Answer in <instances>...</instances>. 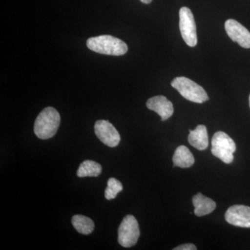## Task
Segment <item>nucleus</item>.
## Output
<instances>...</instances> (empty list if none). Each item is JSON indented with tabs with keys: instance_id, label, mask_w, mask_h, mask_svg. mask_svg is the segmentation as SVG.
I'll use <instances>...</instances> for the list:
<instances>
[{
	"instance_id": "19",
	"label": "nucleus",
	"mask_w": 250,
	"mask_h": 250,
	"mask_svg": "<svg viewBox=\"0 0 250 250\" xmlns=\"http://www.w3.org/2000/svg\"><path fill=\"white\" fill-rule=\"evenodd\" d=\"M249 101H250V95Z\"/></svg>"
},
{
	"instance_id": "13",
	"label": "nucleus",
	"mask_w": 250,
	"mask_h": 250,
	"mask_svg": "<svg viewBox=\"0 0 250 250\" xmlns=\"http://www.w3.org/2000/svg\"><path fill=\"white\" fill-rule=\"evenodd\" d=\"M174 166L187 168L193 165L195 159L188 148L184 146H181L177 148L174 152L173 157Z\"/></svg>"
},
{
	"instance_id": "6",
	"label": "nucleus",
	"mask_w": 250,
	"mask_h": 250,
	"mask_svg": "<svg viewBox=\"0 0 250 250\" xmlns=\"http://www.w3.org/2000/svg\"><path fill=\"white\" fill-rule=\"evenodd\" d=\"M179 29L184 41L189 47L197 44L196 24L191 10L182 7L179 10Z\"/></svg>"
},
{
	"instance_id": "3",
	"label": "nucleus",
	"mask_w": 250,
	"mask_h": 250,
	"mask_svg": "<svg viewBox=\"0 0 250 250\" xmlns=\"http://www.w3.org/2000/svg\"><path fill=\"white\" fill-rule=\"evenodd\" d=\"M171 85L183 98L192 103L202 104L208 100V95L201 85L187 77H176L171 82Z\"/></svg>"
},
{
	"instance_id": "1",
	"label": "nucleus",
	"mask_w": 250,
	"mask_h": 250,
	"mask_svg": "<svg viewBox=\"0 0 250 250\" xmlns=\"http://www.w3.org/2000/svg\"><path fill=\"white\" fill-rule=\"evenodd\" d=\"M86 45L93 52L106 55H124L128 51L127 45L124 41L110 35L90 38Z\"/></svg>"
},
{
	"instance_id": "2",
	"label": "nucleus",
	"mask_w": 250,
	"mask_h": 250,
	"mask_svg": "<svg viewBox=\"0 0 250 250\" xmlns=\"http://www.w3.org/2000/svg\"><path fill=\"white\" fill-rule=\"evenodd\" d=\"M60 121V115L55 108H44L36 118L34 123V133L39 139H50L57 132Z\"/></svg>"
},
{
	"instance_id": "9",
	"label": "nucleus",
	"mask_w": 250,
	"mask_h": 250,
	"mask_svg": "<svg viewBox=\"0 0 250 250\" xmlns=\"http://www.w3.org/2000/svg\"><path fill=\"white\" fill-rule=\"evenodd\" d=\"M225 220L231 225L250 228V207L245 205H233L225 213Z\"/></svg>"
},
{
	"instance_id": "7",
	"label": "nucleus",
	"mask_w": 250,
	"mask_h": 250,
	"mask_svg": "<svg viewBox=\"0 0 250 250\" xmlns=\"http://www.w3.org/2000/svg\"><path fill=\"white\" fill-rule=\"evenodd\" d=\"M94 129L98 139L108 147H115L119 144L121 136L118 130L109 121L104 120L97 121Z\"/></svg>"
},
{
	"instance_id": "18",
	"label": "nucleus",
	"mask_w": 250,
	"mask_h": 250,
	"mask_svg": "<svg viewBox=\"0 0 250 250\" xmlns=\"http://www.w3.org/2000/svg\"><path fill=\"white\" fill-rule=\"evenodd\" d=\"M141 2L144 3V4H148L149 3L152 2V0H140Z\"/></svg>"
},
{
	"instance_id": "4",
	"label": "nucleus",
	"mask_w": 250,
	"mask_h": 250,
	"mask_svg": "<svg viewBox=\"0 0 250 250\" xmlns=\"http://www.w3.org/2000/svg\"><path fill=\"white\" fill-rule=\"evenodd\" d=\"M211 152L225 164L233 162V153L236 149V143L226 133L218 131L213 135L211 141Z\"/></svg>"
},
{
	"instance_id": "14",
	"label": "nucleus",
	"mask_w": 250,
	"mask_h": 250,
	"mask_svg": "<svg viewBox=\"0 0 250 250\" xmlns=\"http://www.w3.org/2000/svg\"><path fill=\"white\" fill-rule=\"evenodd\" d=\"M72 224L79 233L83 235L90 234L95 228L93 220L85 215H74L72 218Z\"/></svg>"
},
{
	"instance_id": "16",
	"label": "nucleus",
	"mask_w": 250,
	"mask_h": 250,
	"mask_svg": "<svg viewBox=\"0 0 250 250\" xmlns=\"http://www.w3.org/2000/svg\"><path fill=\"white\" fill-rule=\"evenodd\" d=\"M123 184L116 178H110L107 182V187L105 190L104 196L107 200H113L117 195L123 190Z\"/></svg>"
},
{
	"instance_id": "5",
	"label": "nucleus",
	"mask_w": 250,
	"mask_h": 250,
	"mask_svg": "<svg viewBox=\"0 0 250 250\" xmlns=\"http://www.w3.org/2000/svg\"><path fill=\"white\" fill-rule=\"evenodd\" d=\"M140 229L134 215H127L123 219L118 228V243L124 248H131L137 243Z\"/></svg>"
},
{
	"instance_id": "15",
	"label": "nucleus",
	"mask_w": 250,
	"mask_h": 250,
	"mask_svg": "<svg viewBox=\"0 0 250 250\" xmlns=\"http://www.w3.org/2000/svg\"><path fill=\"white\" fill-rule=\"evenodd\" d=\"M102 166L98 163L86 160L80 164L77 172V175L79 177H98L102 173Z\"/></svg>"
},
{
	"instance_id": "12",
	"label": "nucleus",
	"mask_w": 250,
	"mask_h": 250,
	"mask_svg": "<svg viewBox=\"0 0 250 250\" xmlns=\"http://www.w3.org/2000/svg\"><path fill=\"white\" fill-rule=\"evenodd\" d=\"M192 205L195 207L194 213L198 217L204 216L212 213L216 208V204L211 199L199 192L192 197Z\"/></svg>"
},
{
	"instance_id": "11",
	"label": "nucleus",
	"mask_w": 250,
	"mask_h": 250,
	"mask_svg": "<svg viewBox=\"0 0 250 250\" xmlns=\"http://www.w3.org/2000/svg\"><path fill=\"white\" fill-rule=\"evenodd\" d=\"M189 132L188 140L190 146L199 150H205L208 147V132L205 125H198L195 129L189 130Z\"/></svg>"
},
{
	"instance_id": "17",
	"label": "nucleus",
	"mask_w": 250,
	"mask_h": 250,
	"mask_svg": "<svg viewBox=\"0 0 250 250\" xmlns=\"http://www.w3.org/2000/svg\"><path fill=\"white\" fill-rule=\"evenodd\" d=\"M196 246L192 243H186L174 248L173 250H196Z\"/></svg>"
},
{
	"instance_id": "10",
	"label": "nucleus",
	"mask_w": 250,
	"mask_h": 250,
	"mask_svg": "<svg viewBox=\"0 0 250 250\" xmlns=\"http://www.w3.org/2000/svg\"><path fill=\"white\" fill-rule=\"evenodd\" d=\"M146 106L148 109L156 112L160 116L161 121H167L174 113L173 104L165 96L157 95L147 100Z\"/></svg>"
},
{
	"instance_id": "8",
	"label": "nucleus",
	"mask_w": 250,
	"mask_h": 250,
	"mask_svg": "<svg viewBox=\"0 0 250 250\" xmlns=\"http://www.w3.org/2000/svg\"><path fill=\"white\" fill-rule=\"evenodd\" d=\"M225 30L229 37L243 48H250V32L241 23L233 19L225 22Z\"/></svg>"
}]
</instances>
